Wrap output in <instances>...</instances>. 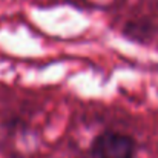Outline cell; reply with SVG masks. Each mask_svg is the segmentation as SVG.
<instances>
[{
    "label": "cell",
    "mask_w": 158,
    "mask_h": 158,
    "mask_svg": "<svg viewBox=\"0 0 158 158\" xmlns=\"http://www.w3.org/2000/svg\"><path fill=\"white\" fill-rule=\"evenodd\" d=\"M137 149L134 137L117 131H103L91 141L89 154L92 158H135Z\"/></svg>",
    "instance_id": "1"
}]
</instances>
